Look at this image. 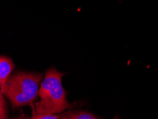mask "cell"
<instances>
[{"label": "cell", "mask_w": 158, "mask_h": 119, "mask_svg": "<svg viewBox=\"0 0 158 119\" xmlns=\"http://www.w3.org/2000/svg\"><path fill=\"white\" fill-rule=\"evenodd\" d=\"M70 116L71 119H98L93 116L92 114L86 112H78V113H72Z\"/></svg>", "instance_id": "4"}, {"label": "cell", "mask_w": 158, "mask_h": 119, "mask_svg": "<svg viewBox=\"0 0 158 119\" xmlns=\"http://www.w3.org/2000/svg\"><path fill=\"white\" fill-rule=\"evenodd\" d=\"M15 68L12 61L6 57L0 56V87L1 90L5 86L9 76Z\"/></svg>", "instance_id": "3"}, {"label": "cell", "mask_w": 158, "mask_h": 119, "mask_svg": "<svg viewBox=\"0 0 158 119\" xmlns=\"http://www.w3.org/2000/svg\"><path fill=\"white\" fill-rule=\"evenodd\" d=\"M0 119H7L5 102L3 97L0 99Z\"/></svg>", "instance_id": "5"}, {"label": "cell", "mask_w": 158, "mask_h": 119, "mask_svg": "<svg viewBox=\"0 0 158 119\" xmlns=\"http://www.w3.org/2000/svg\"><path fill=\"white\" fill-rule=\"evenodd\" d=\"M14 119H29V118L27 117H24V116H22V117H18V118H15Z\"/></svg>", "instance_id": "7"}, {"label": "cell", "mask_w": 158, "mask_h": 119, "mask_svg": "<svg viewBox=\"0 0 158 119\" xmlns=\"http://www.w3.org/2000/svg\"><path fill=\"white\" fill-rule=\"evenodd\" d=\"M60 116L57 114H51V115H46V114H36L31 119H59Z\"/></svg>", "instance_id": "6"}, {"label": "cell", "mask_w": 158, "mask_h": 119, "mask_svg": "<svg viewBox=\"0 0 158 119\" xmlns=\"http://www.w3.org/2000/svg\"><path fill=\"white\" fill-rule=\"evenodd\" d=\"M42 76L36 73L22 72L9 77L2 90L14 108L31 104L39 95Z\"/></svg>", "instance_id": "2"}, {"label": "cell", "mask_w": 158, "mask_h": 119, "mask_svg": "<svg viewBox=\"0 0 158 119\" xmlns=\"http://www.w3.org/2000/svg\"><path fill=\"white\" fill-rule=\"evenodd\" d=\"M3 97V96H2V90H1V87H0V99L1 98Z\"/></svg>", "instance_id": "8"}, {"label": "cell", "mask_w": 158, "mask_h": 119, "mask_svg": "<svg viewBox=\"0 0 158 119\" xmlns=\"http://www.w3.org/2000/svg\"><path fill=\"white\" fill-rule=\"evenodd\" d=\"M64 74L54 68L46 72L39 87L40 101L35 105L37 114H57L71 107L66 99V93L62 86Z\"/></svg>", "instance_id": "1"}]
</instances>
